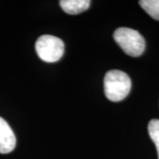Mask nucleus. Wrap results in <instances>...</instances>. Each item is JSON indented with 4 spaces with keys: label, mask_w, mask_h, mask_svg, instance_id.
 I'll list each match as a JSON object with an SVG mask.
<instances>
[{
    "label": "nucleus",
    "mask_w": 159,
    "mask_h": 159,
    "mask_svg": "<svg viewBox=\"0 0 159 159\" xmlns=\"http://www.w3.org/2000/svg\"><path fill=\"white\" fill-rule=\"evenodd\" d=\"M104 94L111 102H120L128 96L132 82L130 77L120 70H111L104 76Z\"/></svg>",
    "instance_id": "obj_1"
},
{
    "label": "nucleus",
    "mask_w": 159,
    "mask_h": 159,
    "mask_svg": "<svg viewBox=\"0 0 159 159\" xmlns=\"http://www.w3.org/2000/svg\"><path fill=\"white\" fill-rule=\"evenodd\" d=\"M113 37L119 47L131 57H139L145 50V40L134 29L119 28L115 30Z\"/></svg>",
    "instance_id": "obj_2"
},
{
    "label": "nucleus",
    "mask_w": 159,
    "mask_h": 159,
    "mask_svg": "<svg viewBox=\"0 0 159 159\" xmlns=\"http://www.w3.org/2000/svg\"><path fill=\"white\" fill-rule=\"evenodd\" d=\"M35 51L43 61L57 62L64 55L65 44L58 37L51 34H43L35 42Z\"/></svg>",
    "instance_id": "obj_3"
},
{
    "label": "nucleus",
    "mask_w": 159,
    "mask_h": 159,
    "mask_svg": "<svg viewBox=\"0 0 159 159\" xmlns=\"http://www.w3.org/2000/svg\"><path fill=\"white\" fill-rule=\"evenodd\" d=\"M16 146V137L9 124L0 117V154L11 152Z\"/></svg>",
    "instance_id": "obj_4"
},
{
    "label": "nucleus",
    "mask_w": 159,
    "mask_h": 159,
    "mask_svg": "<svg viewBox=\"0 0 159 159\" xmlns=\"http://www.w3.org/2000/svg\"><path fill=\"white\" fill-rule=\"evenodd\" d=\"M89 0H61L59 5L67 14L76 15L87 11L90 6Z\"/></svg>",
    "instance_id": "obj_5"
},
{
    "label": "nucleus",
    "mask_w": 159,
    "mask_h": 159,
    "mask_svg": "<svg viewBox=\"0 0 159 159\" xmlns=\"http://www.w3.org/2000/svg\"><path fill=\"white\" fill-rule=\"evenodd\" d=\"M139 4L150 17L159 20V0H141Z\"/></svg>",
    "instance_id": "obj_6"
},
{
    "label": "nucleus",
    "mask_w": 159,
    "mask_h": 159,
    "mask_svg": "<svg viewBox=\"0 0 159 159\" xmlns=\"http://www.w3.org/2000/svg\"><path fill=\"white\" fill-rule=\"evenodd\" d=\"M148 131L152 142L156 145L159 159V119H154L149 121L148 125Z\"/></svg>",
    "instance_id": "obj_7"
}]
</instances>
